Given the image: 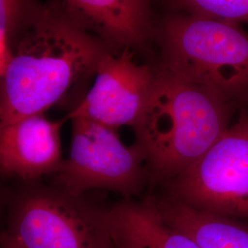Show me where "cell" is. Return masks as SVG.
Instances as JSON below:
<instances>
[{
  "label": "cell",
  "mask_w": 248,
  "mask_h": 248,
  "mask_svg": "<svg viewBox=\"0 0 248 248\" xmlns=\"http://www.w3.org/2000/svg\"><path fill=\"white\" fill-rule=\"evenodd\" d=\"M71 121L69 155L53 173L60 191L77 198L96 188L124 197L139 193L150 177L142 146L137 142L127 146L115 128L96 121Z\"/></svg>",
  "instance_id": "obj_4"
},
{
  "label": "cell",
  "mask_w": 248,
  "mask_h": 248,
  "mask_svg": "<svg viewBox=\"0 0 248 248\" xmlns=\"http://www.w3.org/2000/svg\"><path fill=\"white\" fill-rule=\"evenodd\" d=\"M3 248H25L19 242L15 239L14 237H12L11 235H9L7 239L4 242V246Z\"/></svg>",
  "instance_id": "obj_14"
},
{
  "label": "cell",
  "mask_w": 248,
  "mask_h": 248,
  "mask_svg": "<svg viewBox=\"0 0 248 248\" xmlns=\"http://www.w3.org/2000/svg\"><path fill=\"white\" fill-rule=\"evenodd\" d=\"M188 14L248 24V0H169Z\"/></svg>",
  "instance_id": "obj_12"
},
{
  "label": "cell",
  "mask_w": 248,
  "mask_h": 248,
  "mask_svg": "<svg viewBox=\"0 0 248 248\" xmlns=\"http://www.w3.org/2000/svg\"><path fill=\"white\" fill-rule=\"evenodd\" d=\"M67 11L87 27L118 45H133L146 34L145 0H63Z\"/></svg>",
  "instance_id": "obj_10"
},
{
  "label": "cell",
  "mask_w": 248,
  "mask_h": 248,
  "mask_svg": "<svg viewBox=\"0 0 248 248\" xmlns=\"http://www.w3.org/2000/svg\"><path fill=\"white\" fill-rule=\"evenodd\" d=\"M93 72V87L66 118L83 117L115 129L133 128L149 98L155 73L136 62L128 50L103 53Z\"/></svg>",
  "instance_id": "obj_7"
},
{
  "label": "cell",
  "mask_w": 248,
  "mask_h": 248,
  "mask_svg": "<svg viewBox=\"0 0 248 248\" xmlns=\"http://www.w3.org/2000/svg\"><path fill=\"white\" fill-rule=\"evenodd\" d=\"M105 53L70 15L38 11L1 77L0 125L43 114Z\"/></svg>",
  "instance_id": "obj_1"
},
{
  "label": "cell",
  "mask_w": 248,
  "mask_h": 248,
  "mask_svg": "<svg viewBox=\"0 0 248 248\" xmlns=\"http://www.w3.org/2000/svg\"><path fill=\"white\" fill-rule=\"evenodd\" d=\"M116 243V242H115ZM116 248H121V247H119V246H118V245H117V244H116Z\"/></svg>",
  "instance_id": "obj_15"
},
{
  "label": "cell",
  "mask_w": 248,
  "mask_h": 248,
  "mask_svg": "<svg viewBox=\"0 0 248 248\" xmlns=\"http://www.w3.org/2000/svg\"><path fill=\"white\" fill-rule=\"evenodd\" d=\"M164 64L215 89L230 102L248 98V34L239 24L195 15L163 28Z\"/></svg>",
  "instance_id": "obj_3"
},
{
  "label": "cell",
  "mask_w": 248,
  "mask_h": 248,
  "mask_svg": "<svg viewBox=\"0 0 248 248\" xmlns=\"http://www.w3.org/2000/svg\"><path fill=\"white\" fill-rule=\"evenodd\" d=\"M26 0H0V76L12 58L11 37L24 14Z\"/></svg>",
  "instance_id": "obj_13"
},
{
  "label": "cell",
  "mask_w": 248,
  "mask_h": 248,
  "mask_svg": "<svg viewBox=\"0 0 248 248\" xmlns=\"http://www.w3.org/2000/svg\"><path fill=\"white\" fill-rule=\"evenodd\" d=\"M231 104L215 89L162 64L133 127L150 178L170 183L194 164L230 126Z\"/></svg>",
  "instance_id": "obj_2"
},
{
  "label": "cell",
  "mask_w": 248,
  "mask_h": 248,
  "mask_svg": "<svg viewBox=\"0 0 248 248\" xmlns=\"http://www.w3.org/2000/svg\"><path fill=\"white\" fill-rule=\"evenodd\" d=\"M106 215L116 244L122 248H202L164 222L153 199L119 204Z\"/></svg>",
  "instance_id": "obj_9"
},
{
  "label": "cell",
  "mask_w": 248,
  "mask_h": 248,
  "mask_svg": "<svg viewBox=\"0 0 248 248\" xmlns=\"http://www.w3.org/2000/svg\"><path fill=\"white\" fill-rule=\"evenodd\" d=\"M66 120L65 117L54 122L39 114L2 126V172L24 180L53 174L62 161L60 131Z\"/></svg>",
  "instance_id": "obj_8"
},
{
  "label": "cell",
  "mask_w": 248,
  "mask_h": 248,
  "mask_svg": "<svg viewBox=\"0 0 248 248\" xmlns=\"http://www.w3.org/2000/svg\"><path fill=\"white\" fill-rule=\"evenodd\" d=\"M162 219L202 248H248V224L208 213L173 198L154 200Z\"/></svg>",
  "instance_id": "obj_11"
},
{
  "label": "cell",
  "mask_w": 248,
  "mask_h": 248,
  "mask_svg": "<svg viewBox=\"0 0 248 248\" xmlns=\"http://www.w3.org/2000/svg\"><path fill=\"white\" fill-rule=\"evenodd\" d=\"M171 198L201 211L248 219V108L170 182Z\"/></svg>",
  "instance_id": "obj_5"
},
{
  "label": "cell",
  "mask_w": 248,
  "mask_h": 248,
  "mask_svg": "<svg viewBox=\"0 0 248 248\" xmlns=\"http://www.w3.org/2000/svg\"><path fill=\"white\" fill-rule=\"evenodd\" d=\"M59 192H35L18 204L11 236L25 248H116L106 212Z\"/></svg>",
  "instance_id": "obj_6"
}]
</instances>
